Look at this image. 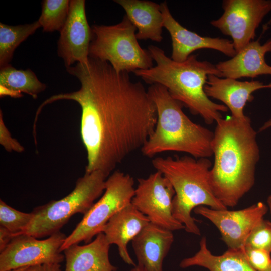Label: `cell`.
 Instances as JSON below:
<instances>
[{
  "instance_id": "33",
  "label": "cell",
  "mask_w": 271,
  "mask_h": 271,
  "mask_svg": "<svg viewBox=\"0 0 271 271\" xmlns=\"http://www.w3.org/2000/svg\"><path fill=\"white\" fill-rule=\"evenodd\" d=\"M129 271H146L145 268L140 265H136Z\"/></svg>"
},
{
  "instance_id": "17",
  "label": "cell",
  "mask_w": 271,
  "mask_h": 271,
  "mask_svg": "<svg viewBox=\"0 0 271 271\" xmlns=\"http://www.w3.org/2000/svg\"><path fill=\"white\" fill-rule=\"evenodd\" d=\"M150 222L146 216L130 203L110 219L102 232L110 245H117L122 260L128 265L135 266L127 245Z\"/></svg>"
},
{
  "instance_id": "20",
  "label": "cell",
  "mask_w": 271,
  "mask_h": 271,
  "mask_svg": "<svg viewBox=\"0 0 271 271\" xmlns=\"http://www.w3.org/2000/svg\"><path fill=\"white\" fill-rule=\"evenodd\" d=\"M114 2L124 9L125 15L136 27L138 39L161 42L164 26L160 4L144 0H116Z\"/></svg>"
},
{
  "instance_id": "9",
  "label": "cell",
  "mask_w": 271,
  "mask_h": 271,
  "mask_svg": "<svg viewBox=\"0 0 271 271\" xmlns=\"http://www.w3.org/2000/svg\"><path fill=\"white\" fill-rule=\"evenodd\" d=\"M222 8L221 16L210 24L232 38L237 53L254 40L257 28L271 12V0H224Z\"/></svg>"
},
{
  "instance_id": "23",
  "label": "cell",
  "mask_w": 271,
  "mask_h": 271,
  "mask_svg": "<svg viewBox=\"0 0 271 271\" xmlns=\"http://www.w3.org/2000/svg\"><path fill=\"white\" fill-rule=\"evenodd\" d=\"M40 27L38 21L17 26L0 23L1 69L10 64L15 49Z\"/></svg>"
},
{
  "instance_id": "16",
  "label": "cell",
  "mask_w": 271,
  "mask_h": 271,
  "mask_svg": "<svg viewBox=\"0 0 271 271\" xmlns=\"http://www.w3.org/2000/svg\"><path fill=\"white\" fill-rule=\"evenodd\" d=\"M271 52V38L263 44L259 40L251 41L231 59L215 65L221 78L238 79L254 78L260 75H270L271 66L266 62V53Z\"/></svg>"
},
{
  "instance_id": "19",
  "label": "cell",
  "mask_w": 271,
  "mask_h": 271,
  "mask_svg": "<svg viewBox=\"0 0 271 271\" xmlns=\"http://www.w3.org/2000/svg\"><path fill=\"white\" fill-rule=\"evenodd\" d=\"M110 245L101 232L89 243L69 246L63 251L65 271H117L109 258Z\"/></svg>"
},
{
  "instance_id": "10",
  "label": "cell",
  "mask_w": 271,
  "mask_h": 271,
  "mask_svg": "<svg viewBox=\"0 0 271 271\" xmlns=\"http://www.w3.org/2000/svg\"><path fill=\"white\" fill-rule=\"evenodd\" d=\"M175 194L169 181L156 171L147 178L138 179L131 203L152 223L171 231L185 229L184 225L173 215Z\"/></svg>"
},
{
  "instance_id": "27",
  "label": "cell",
  "mask_w": 271,
  "mask_h": 271,
  "mask_svg": "<svg viewBox=\"0 0 271 271\" xmlns=\"http://www.w3.org/2000/svg\"><path fill=\"white\" fill-rule=\"evenodd\" d=\"M243 251L246 259L256 271H271V257L268 252L244 246Z\"/></svg>"
},
{
  "instance_id": "32",
  "label": "cell",
  "mask_w": 271,
  "mask_h": 271,
  "mask_svg": "<svg viewBox=\"0 0 271 271\" xmlns=\"http://www.w3.org/2000/svg\"><path fill=\"white\" fill-rule=\"evenodd\" d=\"M271 127V119L266 121L259 129V132H262Z\"/></svg>"
},
{
  "instance_id": "3",
  "label": "cell",
  "mask_w": 271,
  "mask_h": 271,
  "mask_svg": "<svg viewBox=\"0 0 271 271\" xmlns=\"http://www.w3.org/2000/svg\"><path fill=\"white\" fill-rule=\"evenodd\" d=\"M148 50L156 64L149 69L134 71L136 76L150 85L165 87L173 98L193 115L200 116L207 124L222 118L221 112H227L228 108L213 102L204 91L208 75L221 77L215 65L198 60L195 55H191L184 61L176 62L163 50L152 45Z\"/></svg>"
},
{
  "instance_id": "6",
  "label": "cell",
  "mask_w": 271,
  "mask_h": 271,
  "mask_svg": "<svg viewBox=\"0 0 271 271\" xmlns=\"http://www.w3.org/2000/svg\"><path fill=\"white\" fill-rule=\"evenodd\" d=\"M107 178L100 171L85 172L68 195L35 208L32 211L33 219L22 234L40 238L60 231L73 215H84L89 211L103 194Z\"/></svg>"
},
{
  "instance_id": "35",
  "label": "cell",
  "mask_w": 271,
  "mask_h": 271,
  "mask_svg": "<svg viewBox=\"0 0 271 271\" xmlns=\"http://www.w3.org/2000/svg\"><path fill=\"white\" fill-rule=\"evenodd\" d=\"M267 202L271 212V195H269L267 200Z\"/></svg>"
},
{
  "instance_id": "31",
  "label": "cell",
  "mask_w": 271,
  "mask_h": 271,
  "mask_svg": "<svg viewBox=\"0 0 271 271\" xmlns=\"http://www.w3.org/2000/svg\"><path fill=\"white\" fill-rule=\"evenodd\" d=\"M0 96L1 97L8 96L13 98H20L23 96V94L19 91H15L0 85Z\"/></svg>"
},
{
  "instance_id": "24",
  "label": "cell",
  "mask_w": 271,
  "mask_h": 271,
  "mask_svg": "<svg viewBox=\"0 0 271 271\" xmlns=\"http://www.w3.org/2000/svg\"><path fill=\"white\" fill-rule=\"evenodd\" d=\"M69 0H44L41 15L38 20L43 31H60L67 19L69 11Z\"/></svg>"
},
{
  "instance_id": "12",
  "label": "cell",
  "mask_w": 271,
  "mask_h": 271,
  "mask_svg": "<svg viewBox=\"0 0 271 271\" xmlns=\"http://www.w3.org/2000/svg\"><path fill=\"white\" fill-rule=\"evenodd\" d=\"M267 206L259 202L248 207L235 211L215 210L204 206L195 208V214L210 220L219 230L221 239L230 249L245 246L254 227L267 213Z\"/></svg>"
},
{
  "instance_id": "4",
  "label": "cell",
  "mask_w": 271,
  "mask_h": 271,
  "mask_svg": "<svg viewBox=\"0 0 271 271\" xmlns=\"http://www.w3.org/2000/svg\"><path fill=\"white\" fill-rule=\"evenodd\" d=\"M148 91L157 110L154 131L141 151L148 157L165 152H184L195 158L213 155V132L193 122L184 113V105L173 98L167 89L157 84Z\"/></svg>"
},
{
  "instance_id": "34",
  "label": "cell",
  "mask_w": 271,
  "mask_h": 271,
  "mask_svg": "<svg viewBox=\"0 0 271 271\" xmlns=\"http://www.w3.org/2000/svg\"><path fill=\"white\" fill-rule=\"evenodd\" d=\"M29 266L21 267L17 268H15L9 271H26L27 268Z\"/></svg>"
},
{
  "instance_id": "30",
  "label": "cell",
  "mask_w": 271,
  "mask_h": 271,
  "mask_svg": "<svg viewBox=\"0 0 271 271\" xmlns=\"http://www.w3.org/2000/svg\"><path fill=\"white\" fill-rule=\"evenodd\" d=\"M26 271H61L60 264H44L29 266Z\"/></svg>"
},
{
  "instance_id": "13",
  "label": "cell",
  "mask_w": 271,
  "mask_h": 271,
  "mask_svg": "<svg viewBox=\"0 0 271 271\" xmlns=\"http://www.w3.org/2000/svg\"><path fill=\"white\" fill-rule=\"evenodd\" d=\"M60 33L58 55L66 68L76 62L87 64L93 33L86 16L84 0L70 1L68 16Z\"/></svg>"
},
{
  "instance_id": "28",
  "label": "cell",
  "mask_w": 271,
  "mask_h": 271,
  "mask_svg": "<svg viewBox=\"0 0 271 271\" xmlns=\"http://www.w3.org/2000/svg\"><path fill=\"white\" fill-rule=\"evenodd\" d=\"M0 144L9 152L22 153L24 147L12 135L5 124L2 110L0 111Z\"/></svg>"
},
{
  "instance_id": "5",
  "label": "cell",
  "mask_w": 271,
  "mask_h": 271,
  "mask_svg": "<svg viewBox=\"0 0 271 271\" xmlns=\"http://www.w3.org/2000/svg\"><path fill=\"white\" fill-rule=\"evenodd\" d=\"M156 171L160 172L171 183L175 195L172 201L173 216L185 226L186 232L201 234L191 216L195 208L204 206L215 210L227 209L214 195L209 181L212 166L208 158L157 157L152 161Z\"/></svg>"
},
{
  "instance_id": "22",
  "label": "cell",
  "mask_w": 271,
  "mask_h": 271,
  "mask_svg": "<svg viewBox=\"0 0 271 271\" xmlns=\"http://www.w3.org/2000/svg\"><path fill=\"white\" fill-rule=\"evenodd\" d=\"M0 85L27 94L35 99L46 88L31 69L19 70L10 64L1 69Z\"/></svg>"
},
{
  "instance_id": "25",
  "label": "cell",
  "mask_w": 271,
  "mask_h": 271,
  "mask_svg": "<svg viewBox=\"0 0 271 271\" xmlns=\"http://www.w3.org/2000/svg\"><path fill=\"white\" fill-rule=\"evenodd\" d=\"M33 215L32 213L19 211L0 201V226L7 229L14 236L21 234L30 225Z\"/></svg>"
},
{
  "instance_id": "7",
  "label": "cell",
  "mask_w": 271,
  "mask_h": 271,
  "mask_svg": "<svg viewBox=\"0 0 271 271\" xmlns=\"http://www.w3.org/2000/svg\"><path fill=\"white\" fill-rule=\"evenodd\" d=\"M89 57L108 62L117 72H134L153 66L148 50L142 48L136 27L125 15L113 25H93Z\"/></svg>"
},
{
  "instance_id": "2",
  "label": "cell",
  "mask_w": 271,
  "mask_h": 271,
  "mask_svg": "<svg viewBox=\"0 0 271 271\" xmlns=\"http://www.w3.org/2000/svg\"><path fill=\"white\" fill-rule=\"evenodd\" d=\"M256 136L250 118L240 121L231 116L216 122L209 181L214 195L226 207L237 205L254 184L260 158Z\"/></svg>"
},
{
  "instance_id": "18",
  "label": "cell",
  "mask_w": 271,
  "mask_h": 271,
  "mask_svg": "<svg viewBox=\"0 0 271 271\" xmlns=\"http://www.w3.org/2000/svg\"><path fill=\"white\" fill-rule=\"evenodd\" d=\"M173 241L172 231L150 222L131 241L138 264L146 271H163L164 259Z\"/></svg>"
},
{
  "instance_id": "26",
  "label": "cell",
  "mask_w": 271,
  "mask_h": 271,
  "mask_svg": "<svg viewBox=\"0 0 271 271\" xmlns=\"http://www.w3.org/2000/svg\"><path fill=\"white\" fill-rule=\"evenodd\" d=\"M244 246L271 253V222L262 219L249 234Z\"/></svg>"
},
{
  "instance_id": "29",
  "label": "cell",
  "mask_w": 271,
  "mask_h": 271,
  "mask_svg": "<svg viewBox=\"0 0 271 271\" xmlns=\"http://www.w3.org/2000/svg\"><path fill=\"white\" fill-rule=\"evenodd\" d=\"M14 237L7 229L0 226V252L7 247Z\"/></svg>"
},
{
  "instance_id": "14",
  "label": "cell",
  "mask_w": 271,
  "mask_h": 271,
  "mask_svg": "<svg viewBox=\"0 0 271 271\" xmlns=\"http://www.w3.org/2000/svg\"><path fill=\"white\" fill-rule=\"evenodd\" d=\"M163 26L169 32L172 40L171 59L176 62L186 60L195 51L210 49L232 57L236 53L232 41L219 37L201 36L182 26L172 15L167 3L160 4Z\"/></svg>"
},
{
  "instance_id": "15",
  "label": "cell",
  "mask_w": 271,
  "mask_h": 271,
  "mask_svg": "<svg viewBox=\"0 0 271 271\" xmlns=\"http://www.w3.org/2000/svg\"><path fill=\"white\" fill-rule=\"evenodd\" d=\"M263 88L271 89V83L264 84L256 80L240 81L209 75L204 91L209 98L223 102L230 110L232 117L240 121H245L249 118L244 113L246 103L254 99L252 95L254 92Z\"/></svg>"
},
{
  "instance_id": "1",
  "label": "cell",
  "mask_w": 271,
  "mask_h": 271,
  "mask_svg": "<svg viewBox=\"0 0 271 271\" xmlns=\"http://www.w3.org/2000/svg\"><path fill=\"white\" fill-rule=\"evenodd\" d=\"M67 71L80 82L75 91L52 95L38 107L71 100L81 109L80 136L86 152V172L100 171L107 177L127 156L142 147L153 133L155 105L140 82L117 72L106 61L89 57Z\"/></svg>"
},
{
  "instance_id": "21",
  "label": "cell",
  "mask_w": 271,
  "mask_h": 271,
  "mask_svg": "<svg viewBox=\"0 0 271 271\" xmlns=\"http://www.w3.org/2000/svg\"><path fill=\"white\" fill-rule=\"evenodd\" d=\"M179 266L182 268L199 266L209 271H256L246 259L243 247L228 248L223 254L215 255L208 249L205 237L200 241L199 251L193 256L183 259Z\"/></svg>"
},
{
  "instance_id": "8",
  "label": "cell",
  "mask_w": 271,
  "mask_h": 271,
  "mask_svg": "<svg viewBox=\"0 0 271 271\" xmlns=\"http://www.w3.org/2000/svg\"><path fill=\"white\" fill-rule=\"evenodd\" d=\"M134 184L133 178L129 174L114 171L106 180L102 195L66 237L60 251L81 242L89 243L94 236L101 233L110 219L131 203L134 194Z\"/></svg>"
},
{
  "instance_id": "11",
  "label": "cell",
  "mask_w": 271,
  "mask_h": 271,
  "mask_svg": "<svg viewBox=\"0 0 271 271\" xmlns=\"http://www.w3.org/2000/svg\"><path fill=\"white\" fill-rule=\"evenodd\" d=\"M67 236L57 232L44 240L21 234L15 236L0 252V271L44 264H60L65 259L60 248Z\"/></svg>"
}]
</instances>
